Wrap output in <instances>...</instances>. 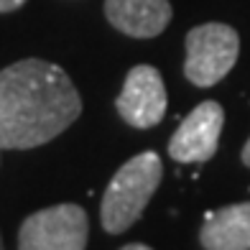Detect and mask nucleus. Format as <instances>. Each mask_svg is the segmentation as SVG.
Wrapping results in <instances>:
<instances>
[{
  "mask_svg": "<svg viewBox=\"0 0 250 250\" xmlns=\"http://www.w3.org/2000/svg\"><path fill=\"white\" fill-rule=\"evenodd\" d=\"M82 115V97L62 66L21 59L0 72V148H36Z\"/></svg>",
  "mask_w": 250,
  "mask_h": 250,
  "instance_id": "f257e3e1",
  "label": "nucleus"
},
{
  "mask_svg": "<svg viewBox=\"0 0 250 250\" xmlns=\"http://www.w3.org/2000/svg\"><path fill=\"white\" fill-rule=\"evenodd\" d=\"M161 176L164 164L153 151H143L133 156L130 161H125L102 194L100 220L105 232L120 235L138 222L151 197L156 194L158 184H161Z\"/></svg>",
  "mask_w": 250,
  "mask_h": 250,
  "instance_id": "f03ea898",
  "label": "nucleus"
},
{
  "mask_svg": "<svg viewBox=\"0 0 250 250\" xmlns=\"http://www.w3.org/2000/svg\"><path fill=\"white\" fill-rule=\"evenodd\" d=\"M240 54V36L227 23H202L187 33L184 77L197 87H212L230 74Z\"/></svg>",
  "mask_w": 250,
  "mask_h": 250,
  "instance_id": "7ed1b4c3",
  "label": "nucleus"
},
{
  "mask_svg": "<svg viewBox=\"0 0 250 250\" xmlns=\"http://www.w3.org/2000/svg\"><path fill=\"white\" fill-rule=\"evenodd\" d=\"M89 217L79 204H54L28 214L18 232V250H84Z\"/></svg>",
  "mask_w": 250,
  "mask_h": 250,
  "instance_id": "20e7f679",
  "label": "nucleus"
},
{
  "mask_svg": "<svg viewBox=\"0 0 250 250\" xmlns=\"http://www.w3.org/2000/svg\"><path fill=\"white\" fill-rule=\"evenodd\" d=\"M225 110L220 102L204 100L179 123L168 141V156L179 164H204L217 153Z\"/></svg>",
  "mask_w": 250,
  "mask_h": 250,
  "instance_id": "39448f33",
  "label": "nucleus"
},
{
  "mask_svg": "<svg viewBox=\"0 0 250 250\" xmlns=\"http://www.w3.org/2000/svg\"><path fill=\"white\" fill-rule=\"evenodd\" d=\"M120 118L133 128H153L166 115V87L161 72L151 64L133 66L118 95Z\"/></svg>",
  "mask_w": 250,
  "mask_h": 250,
  "instance_id": "423d86ee",
  "label": "nucleus"
},
{
  "mask_svg": "<svg viewBox=\"0 0 250 250\" xmlns=\"http://www.w3.org/2000/svg\"><path fill=\"white\" fill-rule=\"evenodd\" d=\"M105 16L120 33L153 39L171 23L168 0H105Z\"/></svg>",
  "mask_w": 250,
  "mask_h": 250,
  "instance_id": "0eeeda50",
  "label": "nucleus"
},
{
  "mask_svg": "<svg viewBox=\"0 0 250 250\" xmlns=\"http://www.w3.org/2000/svg\"><path fill=\"white\" fill-rule=\"evenodd\" d=\"M199 243L204 250H250V202L209 212L199 230Z\"/></svg>",
  "mask_w": 250,
  "mask_h": 250,
  "instance_id": "6e6552de",
  "label": "nucleus"
},
{
  "mask_svg": "<svg viewBox=\"0 0 250 250\" xmlns=\"http://www.w3.org/2000/svg\"><path fill=\"white\" fill-rule=\"evenodd\" d=\"M26 0H0V13H10V10L21 8Z\"/></svg>",
  "mask_w": 250,
  "mask_h": 250,
  "instance_id": "1a4fd4ad",
  "label": "nucleus"
},
{
  "mask_svg": "<svg viewBox=\"0 0 250 250\" xmlns=\"http://www.w3.org/2000/svg\"><path fill=\"white\" fill-rule=\"evenodd\" d=\"M120 250H153V248H148V245H143V243H130V245H125V248H120Z\"/></svg>",
  "mask_w": 250,
  "mask_h": 250,
  "instance_id": "9d476101",
  "label": "nucleus"
},
{
  "mask_svg": "<svg viewBox=\"0 0 250 250\" xmlns=\"http://www.w3.org/2000/svg\"><path fill=\"white\" fill-rule=\"evenodd\" d=\"M243 164L250 168V138H248V143H245V148H243Z\"/></svg>",
  "mask_w": 250,
  "mask_h": 250,
  "instance_id": "9b49d317",
  "label": "nucleus"
},
{
  "mask_svg": "<svg viewBox=\"0 0 250 250\" xmlns=\"http://www.w3.org/2000/svg\"><path fill=\"white\" fill-rule=\"evenodd\" d=\"M0 250H5V248H3V240H0Z\"/></svg>",
  "mask_w": 250,
  "mask_h": 250,
  "instance_id": "f8f14e48",
  "label": "nucleus"
}]
</instances>
